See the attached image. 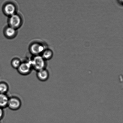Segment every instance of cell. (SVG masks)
Instances as JSON below:
<instances>
[{"instance_id":"8992f818","label":"cell","mask_w":123,"mask_h":123,"mask_svg":"<svg viewBox=\"0 0 123 123\" xmlns=\"http://www.w3.org/2000/svg\"><path fill=\"white\" fill-rule=\"evenodd\" d=\"M17 8L15 5L12 3H8L5 5L3 8V11L6 15L8 16L16 13Z\"/></svg>"},{"instance_id":"277c9868","label":"cell","mask_w":123,"mask_h":123,"mask_svg":"<svg viewBox=\"0 0 123 123\" xmlns=\"http://www.w3.org/2000/svg\"><path fill=\"white\" fill-rule=\"evenodd\" d=\"M22 22L21 17L16 13L9 17L8 20L9 26L16 29L21 26Z\"/></svg>"},{"instance_id":"4fadbf2b","label":"cell","mask_w":123,"mask_h":123,"mask_svg":"<svg viewBox=\"0 0 123 123\" xmlns=\"http://www.w3.org/2000/svg\"><path fill=\"white\" fill-rule=\"evenodd\" d=\"M4 115V112L3 108L0 107V121L3 118Z\"/></svg>"},{"instance_id":"5b68a950","label":"cell","mask_w":123,"mask_h":123,"mask_svg":"<svg viewBox=\"0 0 123 123\" xmlns=\"http://www.w3.org/2000/svg\"><path fill=\"white\" fill-rule=\"evenodd\" d=\"M46 48L44 44L38 43H32L30 46V52L34 56L41 55Z\"/></svg>"},{"instance_id":"ba28073f","label":"cell","mask_w":123,"mask_h":123,"mask_svg":"<svg viewBox=\"0 0 123 123\" xmlns=\"http://www.w3.org/2000/svg\"><path fill=\"white\" fill-rule=\"evenodd\" d=\"M17 30L9 26H7L4 30L5 36L8 38H14L17 34Z\"/></svg>"},{"instance_id":"3957f363","label":"cell","mask_w":123,"mask_h":123,"mask_svg":"<svg viewBox=\"0 0 123 123\" xmlns=\"http://www.w3.org/2000/svg\"><path fill=\"white\" fill-rule=\"evenodd\" d=\"M21 105V101L19 98L14 96L9 97L7 107L10 109L17 111L20 109Z\"/></svg>"},{"instance_id":"6da1fadb","label":"cell","mask_w":123,"mask_h":123,"mask_svg":"<svg viewBox=\"0 0 123 123\" xmlns=\"http://www.w3.org/2000/svg\"><path fill=\"white\" fill-rule=\"evenodd\" d=\"M30 61L33 70L36 71L46 68V61L40 55L34 56Z\"/></svg>"},{"instance_id":"9c48e42d","label":"cell","mask_w":123,"mask_h":123,"mask_svg":"<svg viewBox=\"0 0 123 123\" xmlns=\"http://www.w3.org/2000/svg\"><path fill=\"white\" fill-rule=\"evenodd\" d=\"M9 97L6 94L0 93V107L4 108L7 107Z\"/></svg>"},{"instance_id":"8fae6325","label":"cell","mask_w":123,"mask_h":123,"mask_svg":"<svg viewBox=\"0 0 123 123\" xmlns=\"http://www.w3.org/2000/svg\"><path fill=\"white\" fill-rule=\"evenodd\" d=\"M9 89L8 84L6 82H0V93L6 94Z\"/></svg>"},{"instance_id":"7a4b0ae2","label":"cell","mask_w":123,"mask_h":123,"mask_svg":"<svg viewBox=\"0 0 123 123\" xmlns=\"http://www.w3.org/2000/svg\"><path fill=\"white\" fill-rule=\"evenodd\" d=\"M18 73L22 75L26 76L29 74L33 69L30 61L22 62L17 69Z\"/></svg>"},{"instance_id":"9a60e30c","label":"cell","mask_w":123,"mask_h":123,"mask_svg":"<svg viewBox=\"0 0 123 123\" xmlns=\"http://www.w3.org/2000/svg\"></svg>"},{"instance_id":"7c38bea8","label":"cell","mask_w":123,"mask_h":123,"mask_svg":"<svg viewBox=\"0 0 123 123\" xmlns=\"http://www.w3.org/2000/svg\"><path fill=\"white\" fill-rule=\"evenodd\" d=\"M22 62L19 59L14 58L11 61V65L13 68L17 69L21 64Z\"/></svg>"},{"instance_id":"52a82bcc","label":"cell","mask_w":123,"mask_h":123,"mask_svg":"<svg viewBox=\"0 0 123 123\" xmlns=\"http://www.w3.org/2000/svg\"><path fill=\"white\" fill-rule=\"evenodd\" d=\"M37 77L38 80L42 82L46 81L50 76L49 71L46 68L37 71Z\"/></svg>"},{"instance_id":"30bf717a","label":"cell","mask_w":123,"mask_h":123,"mask_svg":"<svg viewBox=\"0 0 123 123\" xmlns=\"http://www.w3.org/2000/svg\"><path fill=\"white\" fill-rule=\"evenodd\" d=\"M41 55L44 60L47 61L52 58L53 56V52L50 49H46Z\"/></svg>"},{"instance_id":"5bb4252c","label":"cell","mask_w":123,"mask_h":123,"mask_svg":"<svg viewBox=\"0 0 123 123\" xmlns=\"http://www.w3.org/2000/svg\"><path fill=\"white\" fill-rule=\"evenodd\" d=\"M118 2L120 5H123V0H117Z\"/></svg>"}]
</instances>
